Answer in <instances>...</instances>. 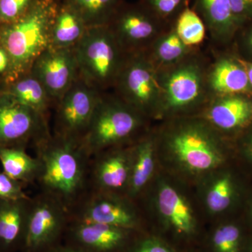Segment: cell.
<instances>
[{
	"label": "cell",
	"instance_id": "1",
	"mask_svg": "<svg viewBox=\"0 0 252 252\" xmlns=\"http://www.w3.org/2000/svg\"><path fill=\"white\" fill-rule=\"evenodd\" d=\"M34 147L41 162L37 180L41 191L59 200L69 213L89 192L92 157L83 140L56 134Z\"/></svg>",
	"mask_w": 252,
	"mask_h": 252
},
{
	"label": "cell",
	"instance_id": "2",
	"mask_svg": "<svg viewBox=\"0 0 252 252\" xmlns=\"http://www.w3.org/2000/svg\"><path fill=\"white\" fill-rule=\"evenodd\" d=\"M61 0H34L14 22L0 26V46L9 55L11 70L3 85L31 72L51 44V30Z\"/></svg>",
	"mask_w": 252,
	"mask_h": 252
},
{
	"label": "cell",
	"instance_id": "3",
	"mask_svg": "<svg viewBox=\"0 0 252 252\" xmlns=\"http://www.w3.org/2000/svg\"><path fill=\"white\" fill-rule=\"evenodd\" d=\"M164 144L177 165L192 174H203L220 166L225 154L213 127L198 120L176 123L163 137Z\"/></svg>",
	"mask_w": 252,
	"mask_h": 252
},
{
	"label": "cell",
	"instance_id": "4",
	"mask_svg": "<svg viewBox=\"0 0 252 252\" xmlns=\"http://www.w3.org/2000/svg\"><path fill=\"white\" fill-rule=\"evenodd\" d=\"M142 114L114 94L102 93L84 139L91 157L135 143L144 124Z\"/></svg>",
	"mask_w": 252,
	"mask_h": 252
},
{
	"label": "cell",
	"instance_id": "5",
	"mask_svg": "<svg viewBox=\"0 0 252 252\" xmlns=\"http://www.w3.org/2000/svg\"><path fill=\"white\" fill-rule=\"evenodd\" d=\"M79 76L96 90L114 88L127 54L108 26L88 28L74 48Z\"/></svg>",
	"mask_w": 252,
	"mask_h": 252
},
{
	"label": "cell",
	"instance_id": "6",
	"mask_svg": "<svg viewBox=\"0 0 252 252\" xmlns=\"http://www.w3.org/2000/svg\"><path fill=\"white\" fill-rule=\"evenodd\" d=\"M158 72L162 91L158 115H175L193 109L203 103L210 93L205 65L191 54Z\"/></svg>",
	"mask_w": 252,
	"mask_h": 252
},
{
	"label": "cell",
	"instance_id": "7",
	"mask_svg": "<svg viewBox=\"0 0 252 252\" xmlns=\"http://www.w3.org/2000/svg\"><path fill=\"white\" fill-rule=\"evenodd\" d=\"M114 89L116 95L144 117L158 114L162 99L158 72L145 51L127 54Z\"/></svg>",
	"mask_w": 252,
	"mask_h": 252
},
{
	"label": "cell",
	"instance_id": "8",
	"mask_svg": "<svg viewBox=\"0 0 252 252\" xmlns=\"http://www.w3.org/2000/svg\"><path fill=\"white\" fill-rule=\"evenodd\" d=\"M70 222L59 200L40 191L31 199L26 231L20 252H48L61 245Z\"/></svg>",
	"mask_w": 252,
	"mask_h": 252
},
{
	"label": "cell",
	"instance_id": "9",
	"mask_svg": "<svg viewBox=\"0 0 252 252\" xmlns=\"http://www.w3.org/2000/svg\"><path fill=\"white\" fill-rule=\"evenodd\" d=\"M50 135L48 118L0 90V148L27 149Z\"/></svg>",
	"mask_w": 252,
	"mask_h": 252
},
{
	"label": "cell",
	"instance_id": "10",
	"mask_svg": "<svg viewBox=\"0 0 252 252\" xmlns=\"http://www.w3.org/2000/svg\"><path fill=\"white\" fill-rule=\"evenodd\" d=\"M132 200L127 195L89 191L69 212L70 221L103 223L144 233Z\"/></svg>",
	"mask_w": 252,
	"mask_h": 252
},
{
	"label": "cell",
	"instance_id": "11",
	"mask_svg": "<svg viewBox=\"0 0 252 252\" xmlns=\"http://www.w3.org/2000/svg\"><path fill=\"white\" fill-rule=\"evenodd\" d=\"M168 26L140 2H124L107 26L126 54H131L147 51Z\"/></svg>",
	"mask_w": 252,
	"mask_h": 252
},
{
	"label": "cell",
	"instance_id": "12",
	"mask_svg": "<svg viewBox=\"0 0 252 252\" xmlns=\"http://www.w3.org/2000/svg\"><path fill=\"white\" fill-rule=\"evenodd\" d=\"M101 94L79 76L56 104L54 134L83 140Z\"/></svg>",
	"mask_w": 252,
	"mask_h": 252
},
{
	"label": "cell",
	"instance_id": "13",
	"mask_svg": "<svg viewBox=\"0 0 252 252\" xmlns=\"http://www.w3.org/2000/svg\"><path fill=\"white\" fill-rule=\"evenodd\" d=\"M141 233L114 225L72 220L63 243L83 252H127Z\"/></svg>",
	"mask_w": 252,
	"mask_h": 252
},
{
	"label": "cell",
	"instance_id": "14",
	"mask_svg": "<svg viewBox=\"0 0 252 252\" xmlns=\"http://www.w3.org/2000/svg\"><path fill=\"white\" fill-rule=\"evenodd\" d=\"M158 210L164 231L173 245L191 244L198 238V222L185 196L173 186L162 182L158 190Z\"/></svg>",
	"mask_w": 252,
	"mask_h": 252
},
{
	"label": "cell",
	"instance_id": "15",
	"mask_svg": "<svg viewBox=\"0 0 252 252\" xmlns=\"http://www.w3.org/2000/svg\"><path fill=\"white\" fill-rule=\"evenodd\" d=\"M131 146L107 149L92 157L89 191L127 195Z\"/></svg>",
	"mask_w": 252,
	"mask_h": 252
},
{
	"label": "cell",
	"instance_id": "16",
	"mask_svg": "<svg viewBox=\"0 0 252 252\" xmlns=\"http://www.w3.org/2000/svg\"><path fill=\"white\" fill-rule=\"evenodd\" d=\"M31 72L45 87L56 106L79 76L74 48L49 46L34 61Z\"/></svg>",
	"mask_w": 252,
	"mask_h": 252
},
{
	"label": "cell",
	"instance_id": "17",
	"mask_svg": "<svg viewBox=\"0 0 252 252\" xmlns=\"http://www.w3.org/2000/svg\"><path fill=\"white\" fill-rule=\"evenodd\" d=\"M207 119L223 132L241 130L252 123V99L243 94L219 96L210 104Z\"/></svg>",
	"mask_w": 252,
	"mask_h": 252
},
{
	"label": "cell",
	"instance_id": "18",
	"mask_svg": "<svg viewBox=\"0 0 252 252\" xmlns=\"http://www.w3.org/2000/svg\"><path fill=\"white\" fill-rule=\"evenodd\" d=\"M31 199H0V252H20Z\"/></svg>",
	"mask_w": 252,
	"mask_h": 252
},
{
	"label": "cell",
	"instance_id": "19",
	"mask_svg": "<svg viewBox=\"0 0 252 252\" xmlns=\"http://www.w3.org/2000/svg\"><path fill=\"white\" fill-rule=\"evenodd\" d=\"M207 84L212 94L219 96L245 94L252 92L248 73L238 59L221 58L207 73Z\"/></svg>",
	"mask_w": 252,
	"mask_h": 252
},
{
	"label": "cell",
	"instance_id": "20",
	"mask_svg": "<svg viewBox=\"0 0 252 252\" xmlns=\"http://www.w3.org/2000/svg\"><path fill=\"white\" fill-rule=\"evenodd\" d=\"M193 9L202 18L212 39L225 42L240 28L229 0H193Z\"/></svg>",
	"mask_w": 252,
	"mask_h": 252
},
{
	"label": "cell",
	"instance_id": "21",
	"mask_svg": "<svg viewBox=\"0 0 252 252\" xmlns=\"http://www.w3.org/2000/svg\"><path fill=\"white\" fill-rule=\"evenodd\" d=\"M156 141L152 136L140 137L131 146L130 182L127 196L135 200L145 190L155 167Z\"/></svg>",
	"mask_w": 252,
	"mask_h": 252
},
{
	"label": "cell",
	"instance_id": "22",
	"mask_svg": "<svg viewBox=\"0 0 252 252\" xmlns=\"http://www.w3.org/2000/svg\"><path fill=\"white\" fill-rule=\"evenodd\" d=\"M0 90L9 94L18 103L48 119L50 108L55 106L45 87L32 72L9 84L3 85Z\"/></svg>",
	"mask_w": 252,
	"mask_h": 252
},
{
	"label": "cell",
	"instance_id": "23",
	"mask_svg": "<svg viewBox=\"0 0 252 252\" xmlns=\"http://www.w3.org/2000/svg\"><path fill=\"white\" fill-rule=\"evenodd\" d=\"M88 28L77 13L61 0L53 23L50 46L72 49L82 39Z\"/></svg>",
	"mask_w": 252,
	"mask_h": 252
},
{
	"label": "cell",
	"instance_id": "24",
	"mask_svg": "<svg viewBox=\"0 0 252 252\" xmlns=\"http://www.w3.org/2000/svg\"><path fill=\"white\" fill-rule=\"evenodd\" d=\"M191 50L180 39L171 23L145 52L158 69L180 62L191 54Z\"/></svg>",
	"mask_w": 252,
	"mask_h": 252
},
{
	"label": "cell",
	"instance_id": "25",
	"mask_svg": "<svg viewBox=\"0 0 252 252\" xmlns=\"http://www.w3.org/2000/svg\"><path fill=\"white\" fill-rule=\"evenodd\" d=\"M0 162L5 173L23 185L37 182L41 162L37 157L29 155L26 149L0 148Z\"/></svg>",
	"mask_w": 252,
	"mask_h": 252
},
{
	"label": "cell",
	"instance_id": "26",
	"mask_svg": "<svg viewBox=\"0 0 252 252\" xmlns=\"http://www.w3.org/2000/svg\"><path fill=\"white\" fill-rule=\"evenodd\" d=\"M82 18L88 28L108 26L124 0H61Z\"/></svg>",
	"mask_w": 252,
	"mask_h": 252
},
{
	"label": "cell",
	"instance_id": "27",
	"mask_svg": "<svg viewBox=\"0 0 252 252\" xmlns=\"http://www.w3.org/2000/svg\"><path fill=\"white\" fill-rule=\"evenodd\" d=\"M250 232L234 220L220 223L209 235L206 252H244Z\"/></svg>",
	"mask_w": 252,
	"mask_h": 252
},
{
	"label": "cell",
	"instance_id": "28",
	"mask_svg": "<svg viewBox=\"0 0 252 252\" xmlns=\"http://www.w3.org/2000/svg\"><path fill=\"white\" fill-rule=\"evenodd\" d=\"M237 195L235 179L230 172H225L217 177L209 187L205 203L212 214L226 211L233 205Z\"/></svg>",
	"mask_w": 252,
	"mask_h": 252
},
{
	"label": "cell",
	"instance_id": "29",
	"mask_svg": "<svg viewBox=\"0 0 252 252\" xmlns=\"http://www.w3.org/2000/svg\"><path fill=\"white\" fill-rule=\"evenodd\" d=\"M172 23L180 39L189 47L193 49L203 42L206 27L198 13L190 6L182 10Z\"/></svg>",
	"mask_w": 252,
	"mask_h": 252
},
{
	"label": "cell",
	"instance_id": "30",
	"mask_svg": "<svg viewBox=\"0 0 252 252\" xmlns=\"http://www.w3.org/2000/svg\"><path fill=\"white\" fill-rule=\"evenodd\" d=\"M191 0H140L152 14L167 25L174 22L182 10L190 6Z\"/></svg>",
	"mask_w": 252,
	"mask_h": 252
},
{
	"label": "cell",
	"instance_id": "31",
	"mask_svg": "<svg viewBox=\"0 0 252 252\" xmlns=\"http://www.w3.org/2000/svg\"><path fill=\"white\" fill-rule=\"evenodd\" d=\"M127 252H179L173 244L163 237L156 234L141 233Z\"/></svg>",
	"mask_w": 252,
	"mask_h": 252
},
{
	"label": "cell",
	"instance_id": "32",
	"mask_svg": "<svg viewBox=\"0 0 252 252\" xmlns=\"http://www.w3.org/2000/svg\"><path fill=\"white\" fill-rule=\"evenodd\" d=\"M34 0H0L1 25L12 23L29 9Z\"/></svg>",
	"mask_w": 252,
	"mask_h": 252
},
{
	"label": "cell",
	"instance_id": "33",
	"mask_svg": "<svg viewBox=\"0 0 252 252\" xmlns=\"http://www.w3.org/2000/svg\"><path fill=\"white\" fill-rule=\"evenodd\" d=\"M25 186L14 180L0 170V199L1 200H18L30 198L24 191Z\"/></svg>",
	"mask_w": 252,
	"mask_h": 252
},
{
	"label": "cell",
	"instance_id": "34",
	"mask_svg": "<svg viewBox=\"0 0 252 252\" xmlns=\"http://www.w3.org/2000/svg\"><path fill=\"white\" fill-rule=\"evenodd\" d=\"M232 12L239 27L252 22V0H229Z\"/></svg>",
	"mask_w": 252,
	"mask_h": 252
},
{
	"label": "cell",
	"instance_id": "35",
	"mask_svg": "<svg viewBox=\"0 0 252 252\" xmlns=\"http://www.w3.org/2000/svg\"><path fill=\"white\" fill-rule=\"evenodd\" d=\"M11 70V60L7 52L0 46V77L4 83Z\"/></svg>",
	"mask_w": 252,
	"mask_h": 252
},
{
	"label": "cell",
	"instance_id": "36",
	"mask_svg": "<svg viewBox=\"0 0 252 252\" xmlns=\"http://www.w3.org/2000/svg\"><path fill=\"white\" fill-rule=\"evenodd\" d=\"M245 156L248 158L249 160L252 162V130L250 131V134L247 137L244 148Z\"/></svg>",
	"mask_w": 252,
	"mask_h": 252
},
{
	"label": "cell",
	"instance_id": "37",
	"mask_svg": "<svg viewBox=\"0 0 252 252\" xmlns=\"http://www.w3.org/2000/svg\"><path fill=\"white\" fill-rule=\"evenodd\" d=\"M48 252H83L78 249L74 248V247L70 246V245H67V244L63 243L58 246L55 247L52 250H50Z\"/></svg>",
	"mask_w": 252,
	"mask_h": 252
},
{
	"label": "cell",
	"instance_id": "38",
	"mask_svg": "<svg viewBox=\"0 0 252 252\" xmlns=\"http://www.w3.org/2000/svg\"><path fill=\"white\" fill-rule=\"evenodd\" d=\"M238 61L243 64L245 70L248 73L249 80H250V85L252 88V63L248 62V61H243L241 59H238Z\"/></svg>",
	"mask_w": 252,
	"mask_h": 252
},
{
	"label": "cell",
	"instance_id": "39",
	"mask_svg": "<svg viewBox=\"0 0 252 252\" xmlns=\"http://www.w3.org/2000/svg\"><path fill=\"white\" fill-rule=\"evenodd\" d=\"M244 252H252V232H250V235H249Z\"/></svg>",
	"mask_w": 252,
	"mask_h": 252
},
{
	"label": "cell",
	"instance_id": "40",
	"mask_svg": "<svg viewBox=\"0 0 252 252\" xmlns=\"http://www.w3.org/2000/svg\"><path fill=\"white\" fill-rule=\"evenodd\" d=\"M246 41L249 49L252 52V27L248 32V34H247L246 36Z\"/></svg>",
	"mask_w": 252,
	"mask_h": 252
},
{
	"label": "cell",
	"instance_id": "41",
	"mask_svg": "<svg viewBox=\"0 0 252 252\" xmlns=\"http://www.w3.org/2000/svg\"><path fill=\"white\" fill-rule=\"evenodd\" d=\"M250 217H251V223H252V230L250 231L252 232V202L251 205V215H250Z\"/></svg>",
	"mask_w": 252,
	"mask_h": 252
},
{
	"label": "cell",
	"instance_id": "42",
	"mask_svg": "<svg viewBox=\"0 0 252 252\" xmlns=\"http://www.w3.org/2000/svg\"><path fill=\"white\" fill-rule=\"evenodd\" d=\"M201 252L192 251V252Z\"/></svg>",
	"mask_w": 252,
	"mask_h": 252
},
{
	"label": "cell",
	"instance_id": "43",
	"mask_svg": "<svg viewBox=\"0 0 252 252\" xmlns=\"http://www.w3.org/2000/svg\"><path fill=\"white\" fill-rule=\"evenodd\" d=\"M0 26H1V21H0Z\"/></svg>",
	"mask_w": 252,
	"mask_h": 252
}]
</instances>
